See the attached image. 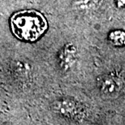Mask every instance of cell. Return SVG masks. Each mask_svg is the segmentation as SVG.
<instances>
[{
    "mask_svg": "<svg viewBox=\"0 0 125 125\" xmlns=\"http://www.w3.org/2000/svg\"><path fill=\"white\" fill-rule=\"evenodd\" d=\"M95 0H78V4L82 7H87L90 6L93 2H94Z\"/></svg>",
    "mask_w": 125,
    "mask_h": 125,
    "instance_id": "7",
    "label": "cell"
},
{
    "mask_svg": "<svg viewBox=\"0 0 125 125\" xmlns=\"http://www.w3.org/2000/svg\"><path fill=\"white\" fill-rule=\"evenodd\" d=\"M14 36L23 41L32 42L44 35L48 29V22L41 12L34 10H20L10 20Z\"/></svg>",
    "mask_w": 125,
    "mask_h": 125,
    "instance_id": "1",
    "label": "cell"
},
{
    "mask_svg": "<svg viewBox=\"0 0 125 125\" xmlns=\"http://www.w3.org/2000/svg\"><path fill=\"white\" fill-rule=\"evenodd\" d=\"M98 89L101 94L107 98H115L122 90V82L113 75H103L98 79Z\"/></svg>",
    "mask_w": 125,
    "mask_h": 125,
    "instance_id": "3",
    "label": "cell"
},
{
    "mask_svg": "<svg viewBox=\"0 0 125 125\" xmlns=\"http://www.w3.org/2000/svg\"><path fill=\"white\" fill-rule=\"evenodd\" d=\"M108 40L110 43L117 47L125 46V31L114 30L111 31L108 35Z\"/></svg>",
    "mask_w": 125,
    "mask_h": 125,
    "instance_id": "6",
    "label": "cell"
},
{
    "mask_svg": "<svg viewBox=\"0 0 125 125\" xmlns=\"http://www.w3.org/2000/svg\"><path fill=\"white\" fill-rule=\"evenodd\" d=\"M116 6L119 8H122V7H125V0H115Z\"/></svg>",
    "mask_w": 125,
    "mask_h": 125,
    "instance_id": "8",
    "label": "cell"
},
{
    "mask_svg": "<svg viewBox=\"0 0 125 125\" xmlns=\"http://www.w3.org/2000/svg\"><path fill=\"white\" fill-rule=\"evenodd\" d=\"M12 78L19 83L25 84L31 79L32 71L29 64L23 61H16L10 67Z\"/></svg>",
    "mask_w": 125,
    "mask_h": 125,
    "instance_id": "5",
    "label": "cell"
},
{
    "mask_svg": "<svg viewBox=\"0 0 125 125\" xmlns=\"http://www.w3.org/2000/svg\"><path fill=\"white\" fill-rule=\"evenodd\" d=\"M78 58V49L73 43H67L60 50L58 54V65L63 71L70 70Z\"/></svg>",
    "mask_w": 125,
    "mask_h": 125,
    "instance_id": "4",
    "label": "cell"
},
{
    "mask_svg": "<svg viewBox=\"0 0 125 125\" xmlns=\"http://www.w3.org/2000/svg\"><path fill=\"white\" fill-rule=\"evenodd\" d=\"M2 125H13V124L10 123V122H6V123H4Z\"/></svg>",
    "mask_w": 125,
    "mask_h": 125,
    "instance_id": "9",
    "label": "cell"
},
{
    "mask_svg": "<svg viewBox=\"0 0 125 125\" xmlns=\"http://www.w3.org/2000/svg\"><path fill=\"white\" fill-rule=\"evenodd\" d=\"M51 109L57 115L70 120L80 121L86 117V110L83 106L70 97L57 98L52 102Z\"/></svg>",
    "mask_w": 125,
    "mask_h": 125,
    "instance_id": "2",
    "label": "cell"
}]
</instances>
